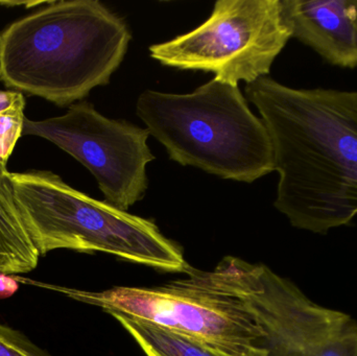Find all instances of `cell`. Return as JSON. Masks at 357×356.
I'll use <instances>...</instances> for the list:
<instances>
[{"instance_id":"obj_14","label":"cell","mask_w":357,"mask_h":356,"mask_svg":"<svg viewBox=\"0 0 357 356\" xmlns=\"http://www.w3.org/2000/svg\"><path fill=\"white\" fill-rule=\"evenodd\" d=\"M25 104L24 94L14 90H0V113L8 112L15 107Z\"/></svg>"},{"instance_id":"obj_10","label":"cell","mask_w":357,"mask_h":356,"mask_svg":"<svg viewBox=\"0 0 357 356\" xmlns=\"http://www.w3.org/2000/svg\"><path fill=\"white\" fill-rule=\"evenodd\" d=\"M10 173L0 167V273L18 275L35 270L40 255L17 208Z\"/></svg>"},{"instance_id":"obj_9","label":"cell","mask_w":357,"mask_h":356,"mask_svg":"<svg viewBox=\"0 0 357 356\" xmlns=\"http://www.w3.org/2000/svg\"><path fill=\"white\" fill-rule=\"evenodd\" d=\"M294 38L325 61L357 67V0H281Z\"/></svg>"},{"instance_id":"obj_15","label":"cell","mask_w":357,"mask_h":356,"mask_svg":"<svg viewBox=\"0 0 357 356\" xmlns=\"http://www.w3.org/2000/svg\"><path fill=\"white\" fill-rule=\"evenodd\" d=\"M19 290V282L15 275L0 273V300L14 296Z\"/></svg>"},{"instance_id":"obj_16","label":"cell","mask_w":357,"mask_h":356,"mask_svg":"<svg viewBox=\"0 0 357 356\" xmlns=\"http://www.w3.org/2000/svg\"><path fill=\"white\" fill-rule=\"evenodd\" d=\"M50 1H33V2H15V1H0V4L2 6H42V4H47Z\"/></svg>"},{"instance_id":"obj_11","label":"cell","mask_w":357,"mask_h":356,"mask_svg":"<svg viewBox=\"0 0 357 356\" xmlns=\"http://www.w3.org/2000/svg\"><path fill=\"white\" fill-rule=\"evenodd\" d=\"M108 314L127 330L146 356H271L270 350L264 346L245 355H233L123 314Z\"/></svg>"},{"instance_id":"obj_2","label":"cell","mask_w":357,"mask_h":356,"mask_svg":"<svg viewBox=\"0 0 357 356\" xmlns=\"http://www.w3.org/2000/svg\"><path fill=\"white\" fill-rule=\"evenodd\" d=\"M131 39L127 22L98 0L50 1L0 33V81L71 106L110 83Z\"/></svg>"},{"instance_id":"obj_12","label":"cell","mask_w":357,"mask_h":356,"mask_svg":"<svg viewBox=\"0 0 357 356\" xmlns=\"http://www.w3.org/2000/svg\"><path fill=\"white\" fill-rule=\"evenodd\" d=\"M25 105L15 107L8 112L0 113V167L8 169V161L23 135Z\"/></svg>"},{"instance_id":"obj_13","label":"cell","mask_w":357,"mask_h":356,"mask_svg":"<svg viewBox=\"0 0 357 356\" xmlns=\"http://www.w3.org/2000/svg\"><path fill=\"white\" fill-rule=\"evenodd\" d=\"M0 356H52L33 344L26 336L0 324Z\"/></svg>"},{"instance_id":"obj_7","label":"cell","mask_w":357,"mask_h":356,"mask_svg":"<svg viewBox=\"0 0 357 356\" xmlns=\"http://www.w3.org/2000/svg\"><path fill=\"white\" fill-rule=\"evenodd\" d=\"M207 276L245 302L271 356H357L356 320L312 302L266 265L227 256Z\"/></svg>"},{"instance_id":"obj_5","label":"cell","mask_w":357,"mask_h":356,"mask_svg":"<svg viewBox=\"0 0 357 356\" xmlns=\"http://www.w3.org/2000/svg\"><path fill=\"white\" fill-rule=\"evenodd\" d=\"M186 277L156 288L114 286L89 292L36 281L17 275L19 284H31L65 295L79 302L119 313L177 332L233 355H245L264 346L266 334L241 299L222 290L206 272L188 267Z\"/></svg>"},{"instance_id":"obj_6","label":"cell","mask_w":357,"mask_h":356,"mask_svg":"<svg viewBox=\"0 0 357 356\" xmlns=\"http://www.w3.org/2000/svg\"><path fill=\"white\" fill-rule=\"evenodd\" d=\"M281 0H218L193 31L150 47L152 59L180 70L212 72L231 85L268 77L289 39Z\"/></svg>"},{"instance_id":"obj_1","label":"cell","mask_w":357,"mask_h":356,"mask_svg":"<svg viewBox=\"0 0 357 356\" xmlns=\"http://www.w3.org/2000/svg\"><path fill=\"white\" fill-rule=\"evenodd\" d=\"M272 140L275 207L317 234L357 217V91L295 89L270 77L245 87Z\"/></svg>"},{"instance_id":"obj_3","label":"cell","mask_w":357,"mask_h":356,"mask_svg":"<svg viewBox=\"0 0 357 356\" xmlns=\"http://www.w3.org/2000/svg\"><path fill=\"white\" fill-rule=\"evenodd\" d=\"M136 113L183 167L245 183L275 171L270 134L238 86L213 79L187 94L146 90Z\"/></svg>"},{"instance_id":"obj_8","label":"cell","mask_w":357,"mask_h":356,"mask_svg":"<svg viewBox=\"0 0 357 356\" xmlns=\"http://www.w3.org/2000/svg\"><path fill=\"white\" fill-rule=\"evenodd\" d=\"M23 135L48 140L82 163L96 178L106 202L116 208L128 211L146 196V167L155 160L148 129L108 118L82 100L61 116L25 117Z\"/></svg>"},{"instance_id":"obj_4","label":"cell","mask_w":357,"mask_h":356,"mask_svg":"<svg viewBox=\"0 0 357 356\" xmlns=\"http://www.w3.org/2000/svg\"><path fill=\"white\" fill-rule=\"evenodd\" d=\"M17 208L40 257L54 250L104 252L165 272L189 267L152 219L121 210L48 171L10 173Z\"/></svg>"}]
</instances>
